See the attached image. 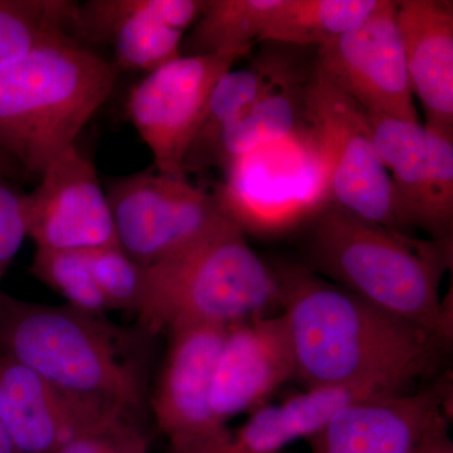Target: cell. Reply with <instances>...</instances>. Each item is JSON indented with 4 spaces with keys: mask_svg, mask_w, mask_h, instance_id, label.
Returning <instances> with one entry per match:
<instances>
[{
    "mask_svg": "<svg viewBox=\"0 0 453 453\" xmlns=\"http://www.w3.org/2000/svg\"><path fill=\"white\" fill-rule=\"evenodd\" d=\"M396 22L411 89L421 101L426 127L453 139V3L399 0Z\"/></svg>",
    "mask_w": 453,
    "mask_h": 453,
    "instance_id": "ac0fdd59",
    "label": "cell"
},
{
    "mask_svg": "<svg viewBox=\"0 0 453 453\" xmlns=\"http://www.w3.org/2000/svg\"><path fill=\"white\" fill-rule=\"evenodd\" d=\"M250 52L180 56L146 73L131 88L127 113L150 149L154 168L172 177H187L183 160L214 86Z\"/></svg>",
    "mask_w": 453,
    "mask_h": 453,
    "instance_id": "9c48e42d",
    "label": "cell"
},
{
    "mask_svg": "<svg viewBox=\"0 0 453 453\" xmlns=\"http://www.w3.org/2000/svg\"><path fill=\"white\" fill-rule=\"evenodd\" d=\"M223 173L211 193L243 231H279L332 204V163L311 125L241 155Z\"/></svg>",
    "mask_w": 453,
    "mask_h": 453,
    "instance_id": "8992f818",
    "label": "cell"
},
{
    "mask_svg": "<svg viewBox=\"0 0 453 453\" xmlns=\"http://www.w3.org/2000/svg\"><path fill=\"white\" fill-rule=\"evenodd\" d=\"M282 0H207L204 11L184 35L181 56L244 50L259 41Z\"/></svg>",
    "mask_w": 453,
    "mask_h": 453,
    "instance_id": "603a6c76",
    "label": "cell"
},
{
    "mask_svg": "<svg viewBox=\"0 0 453 453\" xmlns=\"http://www.w3.org/2000/svg\"><path fill=\"white\" fill-rule=\"evenodd\" d=\"M120 417L131 416L65 392L0 353V423L20 453H55Z\"/></svg>",
    "mask_w": 453,
    "mask_h": 453,
    "instance_id": "9a60e30c",
    "label": "cell"
},
{
    "mask_svg": "<svg viewBox=\"0 0 453 453\" xmlns=\"http://www.w3.org/2000/svg\"><path fill=\"white\" fill-rule=\"evenodd\" d=\"M118 68L73 35L0 67V154L40 175L110 97Z\"/></svg>",
    "mask_w": 453,
    "mask_h": 453,
    "instance_id": "3957f363",
    "label": "cell"
},
{
    "mask_svg": "<svg viewBox=\"0 0 453 453\" xmlns=\"http://www.w3.org/2000/svg\"><path fill=\"white\" fill-rule=\"evenodd\" d=\"M368 118L375 149L392 179L408 231L422 228L432 240L452 241L453 139L419 121L372 113Z\"/></svg>",
    "mask_w": 453,
    "mask_h": 453,
    "instance_id": "8fae6325",
    "label": "cell"
},
{
    "mask_svg": "<svg viewBox=\"0 0 453 453\" xmlns=\"http://www.w3.org/2000/svg\"><path fill=\"white\" fill-rule=\"evenodd\" d=\"M314 70L315 64L306 67L290 55L276 53L257 98L220 140L216 168L225 172L241 155L310 127L306 98Z\"/></svg>",
    "mask_w": 453,
    "mask_h": 453,
    "instance_id": "ffe728a7",
    "label": "cell"
},
{
    "mask_svg": "<svg viewBox=\"0 0 453 453\" xmlns=\"http://www.w3.org/2000/svg\"><path fill=\"white\" fill-rule=\"evenodd\" d=\"M31 273L67 300L71 308L98 316L111 310L92 276L88 251L37 249Z\"/></svg>",
    "mask_w": 453,
    "mask_h": 453,
    "instance_id": "d4e9b609",
    "label": "cell"
},
{
    "mask_svg": "<svg viewBox=\"0 0 453 453\" xmlns=\"http://www.w3.org/2000/svg\"><path fill=\"white\" fill-rule=\"evenodd\" d=\"M0 453H20L0 423Z\"/></svg>",
    "mask_w": 453,
    "mask_h": 453,
    "instance_id": "f546056e",
    "label": "cell"
},
{
    "mask_svg": "<svg viewBox=\"0 0 453 453\" xmlns=\"http://www.w3.org/2000/svg\"><path fill=\"white\" fill-rule=\"evenodd\" d=\"M451 242L417 240L329 204L316 214L310 256L342 288L449 347L452 315L440 288Z\"/></svg>",
    "mask_w": 453,
    "mask_h": 453,
    "instance_id": "7a4b0ae2",
    "label": "cell"
},
{
    "mask_svg": "<svg viewBox=\"0 0 453 453\" xmlns=\"http://www.w3.org/2000/svg\"><path fill=\"white\" fill-rule=\"evenodd\" d=\"M281 285L232 219L180 252L145 267L138 310L148 334L192 325H229L273 315Z\"/></svg>",
    "mask_w": 453,
    "mask_h": 453,
    "instance_id": "5b68a950",
    "label": "cell"
},
{
    "mask_svg": "<svg viewBox=\"0 0 453 453\" xmlns=\"http://www.w3.org/2000/svg\"><path fill=\"white\" fill-rule=\"evenodd\" d=\"M292 378L294 351L280 312L229 325L211 380L214 417L226 426L234 417L252 413Z\"/></svg>",
    "mask_w": 453,
    "mask_h": 453,
    "instance_id": "2e32d148",
    "label": "cell"
},
{
    "mask_svg": "<svg viewBox=\"0 0 453 453\" xmlns=\"http://www.w3.org/2000/svg\"><path fill=\"white\" fill-rule=\"evenodd\" d=\"M277 276L296 378L306 387H365L398 395L440 368L449 347L422 327L306 268H282Z\"/></svg>",
    "mask_w": 453,
    "mask_h": 453,
    "instance_id": "6da1fadb",
    "label": "cell"
},
{
    "mask_svg": "<svg viewBox=\"0 0 453 453\" xmlns=\"http://www.w3.org/2000/svg\"><path fill=\"white\" fill-rule=\"evenodd\" d=\"M98 290L111 310L138 312L145 288V267L130 258L119 244L88 251Z\"/></svg>",
    "mask_w": 453,
    "mask_h": 453,
    "instance_id": "484cf974",
    "label": "cell"
},
{
    "mask_svg": "<svg viewBox=\"0 0 453 453\" xmlns=\"http://www.w3.org/2000/svg\"><path fill=\"white\" fill-rule=\"evenodd\" d=\"M207 0H89L77 3L74 38L107 43L118 70L150 73L181 56L184 35Z\"/></svg>",
    "mask_w": 453,
    "mask_h": 453,
    "instance_id": "5bb4252c",
    "label": "cell"
},
{
    "mask_svg": "<svg viewBox=\"0 0 453 453\" xmlns=\"http://www.w3.org/2000/svg\"><path fill=\"white\" fill-rule=\"evenodd\" d=\"M106 196L119 246L142 267L192 246L229 219L210 190L155 168L115 179Z\"/></svg>",
    "mask_w": 453,
    "mask_h": 453,
    "instance_id": "52a82bcc",
    "label": "cell"
},
{
    "mask_svg": "<svg viewBox=\"0 0 453 453\" xmlns=\"http://www.w3.org/2000/svg\"><path fill=\"white\" fill-rule=\"evenodd\" d=\"M381 395H389L365 387H306L281 403L253 411L240 428L204 453H281L295 441L314 437L348 405Z\"/></svg>",
    "mask_w": 453,
    "mask_h": 453,
    "instance_id": "d6986e66",
    "label": "cell"
},
{
    "mask_svg": "<svg viewBox=\"0 0 453 453\" xmlns=\"http://www.w3.org/2000/svg\"><path fill=\"white\" fill-rule=\"evenodd\" d=\"M276 53L259 55L251 67L229 70L211 91L201 122L188 146L184 174H198L217 166L220 140L251 106L273 73Z\"/></svg>",
    "mask_w": 453,
    "mask_h": 453,
    "instance_id": "44dd1931",
    "label": "cell"
},
{
    "mask_svg": "<svg viewBox=\"0 0 453 453\" xmlns=\"http://www.w3.org/2000/svg\"><path fill=\"white\" fill-rule=\"evenodd\" d=\"M308 120L332 163V204L354 216L410 234L389 173L375 149L368 113L314 70L309 83Z\"/></svg>",
    "mask_w": 453,
    "mask_h": 453,
    "instance_id": "ba28073f",
    "label": "cell"
},
{
    "mask_svg": "<svg viewBox=\"0 0 453 453\" xmlns=\"http://www.w3.org/2000/svg\"><path fill=\"white\" fill-rule=\"evenodd\" d=\"M413 453H453V443L449 434V418L441 419L429 429Z\"/></svg>",
    "mask_w": 453,
    "mask_h": 453,
    "instance_id": "f1b7e54d",
    "label": "cell"
},
{
    "mask_svg": "<svg viewBox=\"0 0 453 453\" xmlns=\"http://www.w3.org/2000/svg\"><path fill=\"white\" fill-rule=\"evenodd\" d=\"M226 326L192 325L169 334L153 412L173 453H203L225 440L211 404V380Z\"/></svg>",
    "mask_w": 453,
    "mask_h": 453,
    "instance_id": "7c38bea8",
    "label": "cell"
},
{
    "mask_svg": "<svg viewBox=\"0 0 453 453\" xmlns=\"http://www.w3.org/2000/svg\"><path fill=\"white\" fill-rule=\"evenodd\" d=\"M12 165H13V163L7 159L4 155L0 154V168L7 170V172L11 173Z\"/></svg>",
    "mask_w": 453,
    "mask_h": 453,
    "instance_id": "4dcf8cb0",
    "label": "cell"
},
{
    "mask_svg": "<svg viewBox=\"0 0 453 453\" xmlns=\"http://www.w3.org/2000/svg\"><path fill=\"white\" fill-rule=\"evenodd\" d=\"M25 196L27 237L37 249L89 250L119 244L96 169L76 144L57 155Z\"/></svg>",
    "mask_w": 453,
    "mask_h": 453,
    "instance_id": "4fadbf2b",
    "label": "cell"
},
{
    "mask_svg": "<svg viewBox=\"0 0 453 453\" xmlns=\"http://www.w3.org/2000/svg\"><path fill=\"white\" fill-rule=\"evenodd\" d=\"M447 380L419 392L375 396L340 411L308 440L312 453H413L446 416Z\"/></svg>",
    "mask_w": 453,
    "mask_h": 453,
    "instance_id": "e0dca14e",
    "label": "cell"
},
{
    "mask_svg": "<svg viewBox=\"0 0 453 453\" xmlns=\"http://www.w3.org/2000/svg\"><path fill=\"white\" fill-rule=\"evenodd\" d=\"M9 174L0 168V283L27 237L26 193L11 183Z\"/></svg>",
    "mask_w": 453,
    "mask_h": 453,
    "instance_id": "83f0119b",
    "label": "cell"
},
{
    "mask_svg": "<svg viewBox=\"0 0 453 453\" xmlns=\"http://www.w3.org/2000/svg\"><path fill=\"white\" fill-rule=\"evenodd\" d=\"M134 419H113L74 438L55 453H148V440Z\"/></svg>",
    "mask_w": 453,
    "mask_h": 453,
    "instance_id": "4316f807",
    "label": "cell"
},
{
    "mask_svg": "<svg viewBox=\"0 0 453 453\" xmlns=\"http://www.w3.org/2000/svg\"><path fill=\"white\" fill-rule=\"evenodd\" d=\"M134 339L105 316L0 292V353L65 392L131 417L142 410L145 392Z\"/></svg>",
    "mask_w": 453,
    "mask_h": 453,
    "instance_id": "277c9868",
    "label": "cell"
},
{
    "mask_svg": "<svg viewBox=\"0 0 453 453\" xmlns=\"http://www.w3.org/2000/svg\"><path fill=\"white\" fill-rule=\"evenodd\" d=\"M76 2L0 0V67L43 42L73 33Z\"/></svg>",
    "mask_w": 453,
    "mask_h": 453,
    "instance_id": "cb8c5ba5",
    "label": "cell"
},
{
    "mask_svg": "<svg viewBox=\"0 0 453 453\" xmlns=\"http://www.w3.org/2000/svg\"><path fill=\"white\" fill-rule=\"evenodd\" d=\"M315 68L366 112L418 122L395 0H378L359 25L319 47Z\"/></svg>",
    "mask_w": 453,
    "mask_h": 453,
    "instance_id": "30bf717a",
    "label": "cell"
},
{
    "mask_svg": "<svg viewBox=\"0 0 453 453\" xmlns=\"http://www.w3.org/2000/svg\"><path fill=\"white\" fill-rule=\"evenodd\" d=\"M378 0H282L258 42L321 47L359 25Z\"/></svg>",
    "mask_w": 453,
    "mask_h": 453,
    "instance_id": "7402d4cb",
    "label": "cell"
}]
</instances>
